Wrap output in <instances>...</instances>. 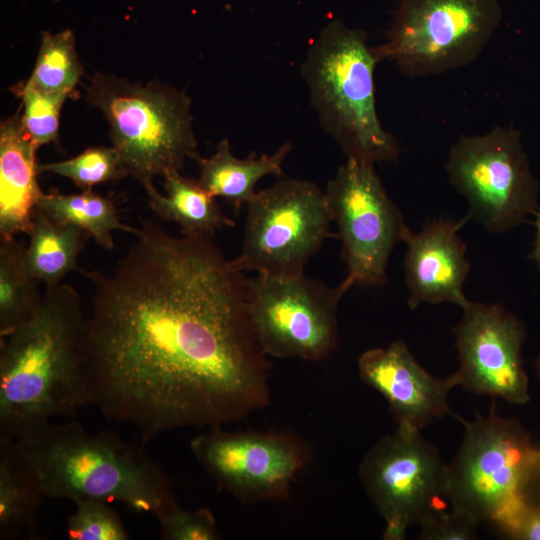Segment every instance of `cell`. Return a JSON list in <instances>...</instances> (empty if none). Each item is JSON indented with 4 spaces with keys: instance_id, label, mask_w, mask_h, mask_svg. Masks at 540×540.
I'll list each match as a JSON object with an SVG mask.
<instances>
[{
    "instance_id": "32",
    "label": "cell",
    "mask_w": 540,
    "mask_h": 540,
    "mask_svg": "<svg viewBox=\"0 0 540 540\" xmlns=\"http://www.w3.org/2000/svg\"><path fill=\"white\" fill-rule=\"evenodd\" d=\"M535 369H536V373H537L538 379H539V381H540V354H539V356H538L537 359H536V362H535Z\"/></svg>"
},
{
    "instance_id": "21",
    "label": "cell",
    "mask_w": 540,
    "mask_h": 540,
    "mask_svg": "<svg viewBox=\"0 0 540 540\" xmlns=\"http://www.w3.org/2000/svg\"><path fill=\"white\" fill-rule=\"evenodd\" d=\"M27 235L26 265L39 282L46 286L58 284L71 271L82 273L77 259L90 237L86 231L56 222L35 208Z\"/></svg>"
},
{
    "instance_id": "7",
    "label": "cell",
    "mask_w": 540,
    "mask_h": 540,
    "mask_svg": "<svg viewBox=\"0 0 540 540\" xmlns=\"http://www.w3.org/2000/svg\"><path fill=\"white\" fill-rule=\"evenodd\" d=\"M501 18L497 0H400L375 52L409 76L440 74L473 62Z\"/></svg>"
},
{
    "instance_id": "22",
    "label": "cell",
    "mask_w": 540,
    "mask_h": 540,
    "mask_svg": "<svg viewBox=\"0 0 540 540\" xmlns=\"http://www.w3.org/2000/svg\"><path fill=\"white\" fill-rule=\"evenodd\" d=\"M36 208L52 220L75 225L86 231L101 247L112 250V231L120 230L138 234L139 229L122 223L112 199L90 189L77 194L57 191L42 193Z\"/></svg>"
},
{
    "instance_id": "27",
    "label": "cell",
    "mask_w": 540,
    "mask_h": 540,
    "mask_svg": "<svg viewBox=\"0 0 540 540\" xmlns=\"http://www.w3.org/2000/svg\"><path fill=\"white\" fill-rule=\"evenodd\" d=\"M76 509L66 523L70 540H128L122 519L106 501L86 499L75 503Z\"/></svg>"
},
{
    "instance_id": "8",
    "label": "cell",
    "mask_w": 540,
    "mask_h": 540,
    "mask_svg": "<svg viewBox=\"0 0 540 540\" xmlns=\"http://www.w3.org/2000/svg\"><path fill=\"white\" fill-rule=\"evenodd\" d=\"M242 247L230 260L239 271L298 275L329 235L325 192L311 181L284 179L247 203Z\"/></svg>"
},
{
    "instance_id": "23",
    "label": "cell",
    "mask_w": 540,
    "mask_h": 540,
    "mask_svg": "<svg viewBox=\"0 0 540 540\" xmlns=\"http://www.w3.org/2000/svg\"><path fill=\"white\" fill-rule=\"evenodd\" d=\"M26 246L15 237L0 244V338L28 321L37 311L40 283L29 272Z\"/></svg>"
},
{
    "instance_id": "15",
    "label": "cell",
    "mask_w": 540,
    "mask_h": 540,
    "mask_svg": "<svg viewBox=\"0 0 540 540\" xmlns=\"http://www.w3.org/2000/svg\"><path fill=\"white\" fill-rule=\"evenodd\" d=\"M358 373L386 400L398 427L416 431L450 412L449 393L459 386L456 373L444 378L430 374L401 340L363 352Z\"/></svg>"
},
{
    "instance_id": "6",
    "label": "cell",
    "mask_w": 540,
    "mask_h": 540,
    "mask_svg": "<svg viewBox=\"0 0 540 540\" xmlns=\"http://www.w3.org/2000/svg\"><path fill=\"white\" fill-rule=\"evenodd\" d=\"M464 423L461 445L447 464V501L477 525H499L527 503L525 489L540 471L539 447L518 421L494 410Z\"/></svg>"
},
{
    "instance_id": "2",
    "label": "cell",
    "mask_w": 540,
    "mask_h": 540,
    "mask_svg": "<svg viewBox=\"0 0 540 540\" xmlns=\"http://www.w3.org/2000/svg\"><path fill=\"white\" fill-rule=\"evenodd\" d=\"M86 321L73 287L47 285L35 314L0 338V437L13 439L91 404Z\"/></svg>"
},
{
    "instance_id": "16",
    "label": "cell",
    "mask_w": 540,
    "mask_h": 540,
    "mask_svg": "<svg viewBox=\"0 0 540 540\" xmlns=\"http://www.w3.org/2000/svg\"><path fill=\"white\" fill-rule=\"evenodd\" d=\"M470 219L453 221L439 218L424 223L419 232L407 229L402 242L406 245L405 280L411 309L420 304L449 302L463 308L469 300L463 292L470 271L466 245L459 230Z\"/></svg>"
},
{
    "instance_id": "20",
    "label": "cell",
    "mask_w": 540,
    "mask_h": 540,
    "mask_svg": "<svg viewBox=\"0 0 540 540\" xmlns=\"http://www.w3.org/2000/svg\"><path fill=\"white\" fill-rule=\"evenodd\" d=\"M44 498L15 440L0 437V539L14 540L34 529Z\"/></svg>"
},
{
    "instance_id": "26",
    "label": "cell",
    "mask_w": 540,
    "mask_h": 540,
    "mask_svg": "<svg viewBox=\"0 0 540 540\" xmlns=\"http://www.w3.org/2000/svg\"><path fill=\"white\" fill-rule=\"evenodd\" d=\"M15 89L23 102L22 122L33 143L39 147L56 141L61 108L68 96L39 91L27 81Z\"/></svg>"
},
{
    "instance_id": "30",
    "label": "cell",
    "mask_w": 540,
    "mask_h": 540,
    "mask_svg": "<svg viewBox=\"0 0 540 540\" xmlns=\"http://www.w3.org/2000/svg\"><path fill=\"white\" fill-rule=\"evenodd\" d=\"M498 526L511 538L540 540V505L525 503Z\"/></svg>"
},
{
    "instance_id": "14",
    "label": "cell",
    "mask_w": 540,
    "mask_h": 540,
    "mask_svg": "<svg viewBox=\"0 0 540 540\" xmlns=\"http://www.w3.org/2000/svg\"><path fill=\"white\" fill-rule=\"evenodd\" d=\"M453 328L459 368L455 372L471 393L501 398L514 405L530 400L522 348L523 322L501 304L469 301Z\"/></svg>"
},
{
    "instance_id": "13",
    "label": "cell",
    "mask_w": 540,
    "mask_h": 540,
    "mask_svg": "<svg viewBox=\"0 0 540 540\" xmlns=\"http://www.w3.org/2000/svg\"><path fill=\"white\" fill-rule=\"evenodd\" d=\"M190 449L219 490L247 504L288 497L311 458L293 433L229 432L220 426L192 438Z\"/></svg>"
},
{
    "instance_id": "5",
    "label": "cell",
    "mask_w": 540,
    "mask_h": 540,
    "mask_svg": "<svg viewBox=\"0 0 540 540\" xmlns=\"http://www.w3.org/2000/svg\"><path fill=\"white\" fill-rule=\"evenodd\" d=\"M87 100L107 119L125 175L142 185L154 176L179 171L187 158L198 156L190 99L183 92L97 73Z\"/></svg>"
},
{
    "instance_id": "12",
    "label": "cell",
    "mask_w": 540,
    "mask_h": 540,
    "mask_svg": "<svg viewBox=\"0 0 540 540\" xmlns=\"http://www.w3.org/2000/svg\"><path fill=\"white\" fill-rule=\"evenodd\" d=\"M342 244L347 274L340 283L381 287L393 248L409 228L378 178L374 164L347 159L325 191Z\"/></svg>"
},
{
    "instance_id": "31",
    "label": "cell",
    "mask_w": 540,
    "mask_h": 540,
    "mask_svg": "<svg viewBox=\"0 0 540 540\" xmlns=\"http://www.w3.org/2000/svg\"><path fill=\"white\" fill-rule=\"evenodd\" d=\"M535 215L536 239L532 251V258L540 267V208L535 213Z\"/></svg>"
},
{
    "instance_id": "25",
    "label": "cell",
    "mask_w": 540,
    "mask_h": 540,
    "mask_svg": "<svg viewBox=\"0 0 540 540\" xmlns=\"http://www.w3.org/2000/svg\"><path fill=\"white\" fill-rule=\"evenodd\" d=\"M38 173L51 172L71 179L75 185L91 187L126 176L114 147H91L79 155L59 162L38 164Z\"/></svg>"
},
{
    "instance_id": "4",
    "label": "cell",
    "mask_w": 540,
    "mask_h": 540,
    "mask_svg": "<svg viewBox=\"0 0 540 540\" xmlns=\"http://www.w3.org/2000/svg\"><path fill=\"white\" fill-rule=\"evenodd\" d=\"M378 62L365 32L335 19L311 44L301 66L324 130L347 159L371 164L395 160L400 152L376 111L374 70Z\"/></svg>"
},
{
    "instance_id": "28",
    "label": "cell",
    "mask_w": 540,
    "mask_h": 540,
    "mask_svg": "<svg viewBox=\"0 0 540 540\" xmlns=\"http://www.w3.org/2000/svg\"><path fill=\"white\" fill-rule=\"evenodd\" d=\"M163 540H218L221 538L213 512L208 508L186 510L178 504L157 517Z\"/></svg>"
},
{
    "instance_id": "17",
    "label": "cell",
    "mask_w": 540,
    "mask_h": 540,
    "mask_svg": "<svg viewBox=\"0 0 540 540\" xmlns=\"http://www.w3.org/2000/svg\"><path fill=\"white\" fill-rule=\"evenodd\" d=\"M38 147L27 134L22 116L0 126V237L9 240L28 233L42 191L37 182Z\"/></svg>"
},
{
    "instance_id": "24",
    "label": "cell",
    "mask_w": 540,
    "mask_h": 540,
    "mask_svg": "<svg viewBox=\"0 0 540 540\" xmlns=\"http://www.w3.org/2000/svg\"><path fill=\"white\" fill-rule=\"evenodd\" d=\"M82 74L73 33L70 30L44 33L27 82L39 91L69 96Z\"/></svg>"
},
{
    "instance_id": "9",
    "label": "cell",
    "mask_w": 540,
    "mask_h": 540,
    "mask_svg": "<svg viewBox=\"0 0 540 540\" xmlns=\"http://www.w3.org/2000/svg\"><path fill=\"white\" fill-rule=\"evenodd\" d=\"M347 291L302 274L246 279V308L261 351L275 358L320 361L338 344L337 307Z\"/></svg>"
},
{
    "instance_id": "18",
    "label": "cell",
    "mask_w": 540,
    "mask_h": 540,
    "mask_svg": "<svg viewBox=\"0 0 540 540\" xmlns=\"http://www.w3.org/2000/svg\"><path fill=\"white\" fill-rule=\"evenodd\" d=\"M292 149L291 142L282 144L273 154L252 152L244 159L236 158L229 141L221 140L215 153L196 157L200 167L199 184L214 197L229 203L235 211L252 199L258 181L268 175L282 176V164Z\"/></svg>"
},
{
    "instance_id": "11",
    "label": "cell",
    "mask_w": 540,
    "mask_h": 540,
    "mask_svg": "<svg viewBox=\"0 0 540 540\" xmlns=\"http://www.w3.org/2000/svg\"><path fill=\"white\" fill-rule=\"evenodd\" d=\"M447 464L421 431L398 427L364 456L360 482L384 520L383 538L402 540L413 524L442 510Z\"/></svg>"
},
{
    "instance_id": "1",
    "label": "cell",
    "mask_w": 540,
    "mask_h": 540,
    "mask_svg": "<svg viewBox=\"0 0 540 540\" xmlns=\"http://www.w3.org/2000/svg\"><path fill=\"white\" fill-rule=\"evenodd\" d=\"M136 240L94 285L84 337L91 404L146 444L217 427L270 404V364L246 308V278L208 236L142 220Z\"/></svg>"
},
{
    "instance_id": "19",
    "label": "cell",
    "mask_w": 540,
    "mask_h": 540,
    "mask_svg": "<svg viewBox=\"0 0 540 540\" xmlns=\"http://www.w3.org/2000/svg\"><path fill=\"white\" fill-rule=\"evenodd\" d=\"M167 195L157 191L152 182L144 184L151 209L160 218L177 223L183 235L208 236L217 230L233 227L216 201L198 182L173 171L164 176Z\"/></svg>"
},
{
    "instance_id": "29",
    "label": "cell",
    "mask_w": 540,
    "mask_h": 540,
    "mask_svg": "<svg viewBox=\"0 0 540 540\" xmlns=\"http://www.w3.org/2000/svg\"><path fill=\"white\" fill-rule=\"evenodd\" d=\"M477 524L455 511L439 510L420 524V539L424 540H470L475 536Z\"/></svg>"
},
{
    "instance_id": "10",
    "label": "cell",
    "mask_w": 540,
    "mask_h": 540,
    "mask_svg": "<svg viewBox=\"0 0 540 540\" xmlns=\"http://www.w3.org/2000/svg\"><path fill=\"white\" fill-rule=\"evenodd\" d=\"M446 169L468 202V216L487 231L511 230L539 209L538 184L515 130L462 135L450 148Z\"/></svg>"
},
{
    "instance_id": "33",
    "label": "cell",
    "mask_w": 540,
    "mask_h": 540,
    "mask_svg": "<svg viewBox=\"0 0 540 540\" xmlns=\"http://www.w3.org/2000/svg\"><path fill=\"white\" fill-rule=\"evenodd\" d=\"M539 450H540V447H539Z\"/></svg>"
},
{
    "instance_id": "3",
    "label": "cell",
    "mask_w": 540,
    "mask_h": 540,
    "mask_svg": "<svg viewBox=\"0 0 540 540\" xmlns=\"http://www.w3.org/2000/svg\"><path fill=\"white\" fill-rule=\"evenodd\" d=\"M13 439L45 497L120 502L156 518L178 504L161 466L114 433L49 421Z\"/></svg>"
}]
</instances>
